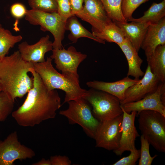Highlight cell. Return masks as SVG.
<instances>
[{"instance_id": "27", "label": "cell", "mask_w": 165, "mask_h": 165, "mask_svg": "<svg viewBox=\"0 0 165 165\" xmlns=\"http://www.w3.org/2000/svg\"><path fill=\"white\" fill-rule=\"evenodd\" d=\"M31 9L44 12L57 13L56 0H28Z\"/></svg>"}, {"instance_id": "17", "label": "cell", "mask_w": 165, "mask_h": 165, "mask_svg": "<svg viewBox=\"0 0 165 165\" xmlns=\"http://www.w3.org/2000/svg\"><path fill=\"white\" fill-rule=\"evenodd\" d=\"M139 80L135 79H132L127 76L114 82H106L94 80L87 82L86 84L90 88L103 91L115 96L121 102L124 99L126 90L138 82Z\"/></svg>"}, {"instance_id": "35", "label": "cell", "mask_w": 165, "mask_h": 165, "mask_svg": "<svg viewBox=\"0 0 165 165\" xmlns=\"http://www.w3.org/2000/svg\"><path fill=\"white\" fill-rule=\"evenodd\" d=\"M33 165H51L50 159L46 160L42 158L39 161L33 163Z\"/></svg>"}, {"instance_id": "18", "label": "cell", "mask_w": 165, "mask_h": 165, "mask_svg": "<svg viewBox=\"0 0 165 165\" xmlns=\"http://www.w3.org/2000/svg\"><path fill=\"white\" fill-rule=\"evenodd\" d=\"M114 22L121 29L125 38L129 41L138 52L148 27L151 24L134 21L130 23Z\"/></svg>"}, {"instance_id": "4", "label": "cell", "mask_w": 165, "mask_h": 165, "mask_svg": "<svg viewBox=\"0 0 165 165\" xmlns=\"http://www.w3.org/2000/svg\"><path fill=\"white\" fill-rule=\"evenodd\" d=\"M137 115L141 135L157 151L165 152V116L150 110L141 111Z\"/></svg>"}, {"instance_id": "22", "label": "cell", "mask_w": 165, "mask_h": 165, "mask_svg": "<svg viewBox=\"0 0 165 165\" xmlns=\"http://www.w3.org/2000/svg\"><path fill=\"white\" fill-rule=\"evenodd\" d=\"M165 16V0L159 3H153L150 8L138 18L133 17L128 21L138 22H149L151 24L157 23Z\"/></svg>"}, {"instance_id": "24", "label": "cell", "mask_w": 165, "mask_h": 165, "mask_svg": "<svg viewBox=\"0 0 165 165\" xmlns=\"http://www.w3.org/2000/svg\"><path fill=\"white\" fill-rule=\"evenodd\" d=\"M22 38L21 35H13L9 30L3 28L0 24V59L6 56L10 49Z\"/></svg>"}, {"instance_id": "33", "label": "cell", "mask_w": 165, "mask_h": 165, "mask_svg": "<svg viewBox=\"0 0 165 165\" xmlns=\"http://www.w3.org/2000/svg\"><path fill=\"white\" fill-rule=\"evenodd\" d=\"M50 159L51 165H70L72 163L69 158L65 156H51Z\"/></svg>"}, {"instance_id": "20", "label": "cell", "mask_w": 165, "mask_h": 165, "mask_svg": "<svg viewBox=\"0 0 165 165\" xmlns=\"http://www.w3.org/2000/svg\"><path fill=\"white\" fill-rule=\"evenodd\" d=\"M65 29L66 30L70 31L68 36V38L74 43H76L79 38L84 37L91 39L99 43L105 44V41L100 39L86 29L75 15L71 16L67 20Z\"/></svg>"}, {"instance_id": "15", "label": "cell", "mask_w": 165, "mask_h": 165, "mask_svg": "<svg viewBox=\"0 0 165 165\" xmlns=\"http://www.w3.org/2000/svg\"><path fill=\"white\" fill-rule=\"evenodd\" d=\"M52 43L50 40L49 36L47 35L32 45L26 41L21 42L18 45V50L22 58L26 61L33 63L43 62L46 61L45 54L53 49Z\"/></svg>"}, {"instance_id": "14", "label": "cell", "mask_w": 165, "mask_h": 165, "mask_svg": "<svg viewBox=\"0 0 165 165\" xmlns=\"http://www.w3.org/2000/svg\"><path fill=\"white\" fill-rule=\"evenodd\" d=\"M121 108L123 112L121 136L118 148L113 151L117 156L121 155L125 151L130 152L136 149L135 140L140 136L135 126L137 112L128 113Z\"/></svg>"}, {"instance_id": "30", "label": "cell", "mask_w": 165, "mask_h": 165, "mask_svg": "<svg viewBox=\"0 0 165 165\" xmlns=\"http://www.w3.org/2000/svg\"><path fill=\"white\" fill-rule=\"evenodd\" d=\"M57 6V13L62 20L66 22L68 18L73 16L69 0H56Z\"/></svg>"}, {"instance_id": "13", "label": "cell", "mask_w": 165, "mask_h": 165, "mask_svg": "<svg viewBox=\"0 0 165 165\" xmlns=\"http://www.w3.org/2000/svg\"><path fill=\"white\" fill-rule=\"evenodd\" d=\"M160 82L148 65L142 79L126 90L123 100L120 102L121 105L139 101L154 92Z\"/></svg>"}, {"instance_id": "25", "label": "cell", "mask_w": 165, "mask_h": 165, "mask_svg": "<svg viewBox=\"0 0 165 165\" xmlns=\"http://www.w3.org/2000/svg\"><path fill=\"white\" fill-rule=\"evenodd\" d=\"M109 17L113 21L127 22L123 15L122 0H101Z\"/></svg>"}, {"instance_id": "29", "label": "cell", "mask_w": 165, "mask_h": 165, "mask_svg": "<svg viewBox=\"0 0 165 165\" xmlns=\"http://www.w3.org/2000/svg\"><path fill=\"white\" fill-rule=\"evenodd\" d=\"M149 0H122L121 9L123 15L126 20L132 18L134 11L141 5Z\"/></svg>"}, {"instance_id": "19", "label": "cell", "mask_w": 165, "mask_h": 165, "mask_svg": "<svg viewBox=\"0 0 165 165\" xmlns=\"http://www.w3.org/2000/svg\"><path fill=\"white\" fill-rule=\"evenodd\" d=\"M127 59L128 70L127 76H131L137 79L143 77L145 72L141 69L143 60L139 56L138 52L129 41L125 38L124 41L118 45Z\"/></svg>"}, {"instance_id": "6", "label": "cell", "mask_w": 165, "mask_h": 165, "mask_svg": "<svg viewBox=\"0 0 165 165\" xmlns=\"http://www.w3.org/2000/svg\"><path fill=\"white\" fill-rule=\"evenodd\" d=\"M68 108L59 114L66 117L71 124H78L89 137L94 138L101 121L93 115L89 103L83 98L67 102Z\"/></svg>"}, {"instance_id": "23", "label": "cell", "mask_w": 165, "mask_h": 165, "mask_svg": "<svg viewBox=\"0 0 165 165\" xmlns=\"http://www.w3.org/2000/svg\"><path fill=\"white\" fill-rule=\"evenodd\" d=\"M92 33L102 40L114 42L118 45L123 43L125 39L121 29L113 21L101 31Z\"/></svg>"}, {"instance_id": "26", "label": "cell", "mask_w": 165, "mask_h": 165, "mask_svg": "<svg viewBox=\"0 0 165 165\" xmlns=\"http://www.w3.org/2000/svg\"><path fill=\"white\" fill-rule=\"evenodd\" d=\"M14 101L5 92H0V123L5 121L12 114Z\"/></svg>"}, {"instance_id": "10", "label": "cell", "mask_w": 165, "mask_h": 165, "mask_svg": "<svg viewBox=\"0 0 165 165\" xmlns=\"http://www.w3.org/2000/svg\"><path fill=\"white\" fill-rule=\"evenodd\" d=\"M50 57L53 59L56 68L62 74L79 80L78 68L80 64L87 57V55L77 51L73 46L67 50L53 49Z\"/></svg>"}, {"instance_id": "5", "label": "cell", "mask_w": 165, "mask_h": 165, "mask_svg": "<svg viewBox=\"0 0 165 165\" xmlns=\"http://www.w3.org/2000/svg\"><path fill=\"white\" fill-rule=\"evenodd\" d=\"M91 105L94 116L101 122L123 114L119 100L105 92L91 88L83 97Z\"/></svg>"}, {"instance_id": "37", "label": "cell", "mask_w": 165, "mask_h": 165, "mask_svg": "<svg viewBox=\"0 0 165 165\" xmlns=\"http://www.w3.org/2000/svg\"></svg>"}, {"instance_id": "2", "label": "cell", "mask_w": 165, "mask_h": 165, "mask_svg": "<svg viewBox=\"0 0 165 165\" xmlns=\"http://www.w3.org/2000/svg\"><path fill=\"white\" fill-rule=\"evenodd\" d=\"M33 63L26 61L18 50L0 59V83L2 91L14 100L22 98L32 88L33 78L28 74Z\"/></svg>"}, {"instance_id": "36", "label": "cell", "mask_w": 165, "mask_h": 165, "mask_svg": "<svg viewBox=\"0 0 165 165\" xmlns=\"http://www.w3.org/2000/svg\"><path fill=\"white\" fill-rule=\"evenodd\" d=\"M2 91V88L1 86V84L0 83V92Z\"/></svg>"}, {"instance_id": "12", "label": "cell", "mask_w": 165, "mask_h": 165, "mask_svg": "<svg viewBox=\"0 0 165 165\" xmlns=\"http://www.w3.org/2000/svg\"><path fill=\"white\" fill-rule=\"evenodd\" d=\"M128 113L150 110L158 112L165 116V83L160 82L156 90L142 99L135 102L121 105Z\"/></svg>"}, {"instance_id": "11", "label": "cell", "mask_w": 165, "mask_h": 165, "mask_svg": "<svg viewBox=\"0 0 165 165\" xmlns=\"http://www.w3.org/2000/svg\"><path fill=\"white\" fill-rule=\"evenodd\" d=\"M82 10L75 16L90 24L92 33L102 31L112 21L109 17L101 0H84Z\"/></svg>"}, {"instance_id": "34", "label": "cell", "mask_w": 165, "mask_h": 165, "mask_svg": "<svg viewBox=\"0 0 165 165\" xmlns=\"http://www.w3.org/2000/svg\"><path fill=\"white\" fill-rule=\"evenodd\" d=\"M72 14L75 15L83 9L84 0H69Z\"/></svg>"}, {"instance_id": "1", "label": "cell", "mask_w": 165, "mask_h": 165, "mask_svg": "<svg viewBox=\"0 0 165 165\" xmlns=\"http://www.w3.org/2000/svg\"><path fill=\"white\" fill-rule=\"evenodd\" d=\"M30 72L32 75V87L23 104L12 113L18 124L23 127H33L54 118L61 106L57 91L49 90L33 68Z\"/></svg>"}, {"instance_id": "32", "label": "cell", "mask_w": 165, "mask_h": 165, "mask_svg": "<svg viewBox=\"0 0 165 165\" xmlns=\"http://www.w3.org/2000/svg\"><path fill=\"white\" fill-rule=\"evenodd\" d=\"M25 6L20 3H16L10 7V11L12 15L15 18L20 19L25 16L27 11Z\"/></svg>"}, {"instance_id": "8", "label": "cell", "mask_w": 165, "mask_h": 165, "mask_svg": "<svg viewBox=\"0 0 165 165\" xmlns=\"http://www.w3.org/2000/svg\"><path fill=\"white\" fill-rule=\"evenodd\" d=\"M123 114L111 120L101 122L94 139L96 147L114 151L119 146L122 132Z\"/></svg>"}, {"instance_id": "16", "label": "cell", "mask_w": 165, "mask_h": 165, "mask_svg": "<svg viewBox=\"0 0 165 165\" xmlns=\"http://www.w3.org/2000/svg\"><path fill=\"white\" fill-rule=\"evenodd\" d=\"M164 44H165V17L157 23L151 24L148 27L141 46L145 51L147 61L158 46Z\"/></svg>"}, {"instance_id": "7", "label": "cell", "mask_w": 165, "mask_h": 165, "mask_svg": "<svg viewBox=\"0 0 165 165\" xmlns=\"http://www.w3.org/2000/svg\"><path fill=\"white\" fill-rule=\"evenodd\" d=\"M25 19L31 25H39L42 31H49L52 34L54 38L53 49L62 48V42L66 31V22L62 20L57 13H49L31 9L27 10Z\"/></svg>"}, {"instance_id": "28", "label": "cell", "mask_w": 165, "mask_h": 165, "mask_svg": "<svg viewBox=\"0 0 165 165\" xmlns=\"http://www.w3.org/2000/svg\"><path fill=\"white\" fill-rule=\"evenodd\" d=\"M141 149L139 165H151L154 159L158 155L151 156L149 153L150 144L145 138L141 135L140 137Z\"/></svg>"}, {"instance_id": "9", "label": "cell", "mask_w": 165, "mask_h": 165, "mask_svg": "<svg viewBox=\"0 0 165 165\" xmlns=\"http://www.w3.org/2000/svg\"><path fill=\"white\" fill-rule=\"evenodd\" d=\"M35 155L32 149L19 141L16 131L9 134L3 141L0 140V165H13L16 160L31 159Z\"/></svg>"}, {"instance_id": "21", "label": "cell", "mask_w": 165, "mask_h": 165, "mask_svg": "<svg viewBox=\"0 0 165 165\" xmlns=\"http://www.w3.org/2000/svg\"><path fill=\"white\" fill-rule=\"evenodd\" d=\"M147 61L152 74L165 83V44L158 46Z\"/></svg>"}, {"instance_id": "3", "label": "cell", "mask_w": 165, "mask_h": 165, "mask_svg": "<svg viewBox=\"0 0 165 165\" xmlns=\"http://www.w3.org/2000/svg\"><path fill=\"white\" fill-rule=\"evenodd\" d=\"M52 59L47 57L41 63H33V68L47 87L50 90L59 89L65 93L63 103L83 97L87 90L82 88L79 80L58 72L53 67Z\"/></svg>"}, {"instance_id": "31", "label": "cell", "mask_w": 165, "mask_h": 165, "mask_svg": "<svg viewBox=\"0 0 165 165\" xmlns=\"http://www.w3.org/2000/svg\"><path fill=\"white\" fill-rule=\"evenodd\" d=\"M130 154L128 156L122 158L113 165H135L136 162L140 158V149H136L130 152Z\"/></svg>"}]
</instances>
